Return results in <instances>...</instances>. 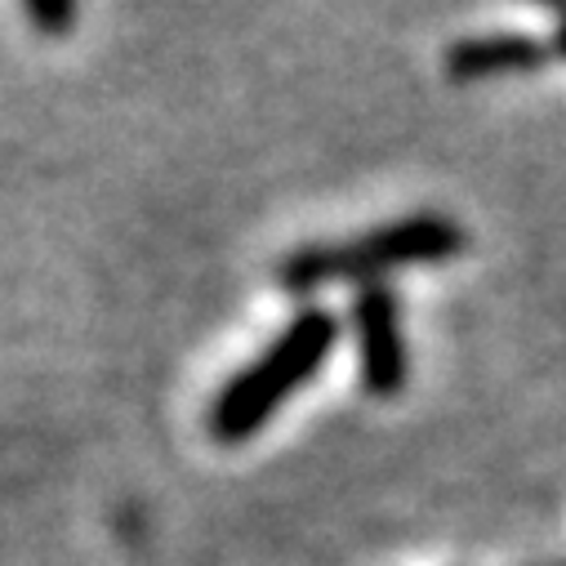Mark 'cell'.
Wrapping results in <instances>:
<instances>
[{
	"label": "cell",
	"instance_id": "cell-1",
	"mask_svg": "<svg viewBox=\"0 0 566 566\" xmlns=\"http://www.w3.org/2000/svg\"><path fill=\"white\" fill-rule=\"evenodd\" d=\"M469 250V232L447 210H410L384 223H370L353 237L308 241L281 254L276 263V286L304 300L322 286H379L388 272L406 268H442L455 263Z\"/></svg>",
	"mask_w": 566,
	"mask_h": 566
},
{
	"label": "cell",
	"instance_id": "cell-2",
	"mask_svg": "<svg viewBox=\"0 0 566 566\" xmlns=\"http://www.w3.org/2000/svg\"><path fill=\"white\" fill-rule=\"evenodd\" d=\"M335 348H339V317L331 308H300L254 353V361H245L237 375L223 379V388L206 410L210 438L219 447H241L259 438L263 423L326 370Z\"/></svg>",
	"mask_w": 566,
	"mask_h": 566
},
{
	"label": "cell",
	"instance_id": "cell-3",
	"mask_svg": "<svg viewBox=\"0 0 566 566\" xmlns=\"http://www.w3.org/2000/svg\"><path fill=\"white\" fill-rule=\"evenodd\" d=\"M353 322V348H357V384L375 401H392L410 384V344H406V317L401 295L379 281L361 286L348 308Z\"/></svg>",
	"mask_w": 566,
	"mask_h": 566
},
{
	"label": "cell",
	"instance_id": "cell-4",
	"mask_svg": "<svg viewBox=\"0 0 566 566\" xmlns=\"http://www.w3.org/2000/svg\"><path fill=\"white\" fill-rule=\"evenodd\" d=\"M548 59H553V41H539L531 32H482V36L451 41L442 54V67L455 85H473V81L539 72Z\"/></svg>",
	"mask_w": 566,
	"mask_h": 566
},
{
	"label": "cell",
	"instance_id": "cell-5",
	"mask_svg": "<svg viewBox=\"0 0 566 566\" xmlns=\"http://www.w3.org/2000/svg\"><path fill=\"white\" fill-rule=\"evenodd\" d=\"M23 10L41 36H67L81 19V0H23Z\"/></svg>",
	"mask_w": 566,
	"mask_h": 566
},
{
	"label": "cell",
	"instance_id": "cell-6",
	"mask_svg": "<svg viewBox=\"0 0 566 566\" xmlns=\"http://www.w3.org/2000/svg\"><path fill=\"white\" fill-rule=\"evenodd\" d=\"M548 41H553V54H557V59H566V14H557V23H553V36H548Z\"/></svg>",
	"mask_w": 566,
	"mask_h": 566
},
{
	"label": "cell",
	"instance_id": "cell-7",
	"mask_svg": "<svg viewBox=\"0 0 566 566\" xmlns=\"http://www.w3.org/2000/svg\"><path fill=\"white\" fill-rule=\"evenodd\" d=\"M531 6H544V10H553V14H566V0H531Z\"/></svg>",
	"mask_w": 566,
	"mask_h": 566
}]
</instances>
